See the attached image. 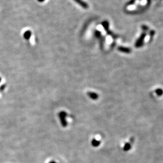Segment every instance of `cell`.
Listing matches in <instances>:
<instances>
[{"mask_svg": "<svg viewBox=\"0 0 163 163\" xmlns=\"http://www.w3.org/2000/svg\"><path fill=\"white\" fill-rule=\"evenodd\" d=\"M67 114L65 111H61L59 113V118L60 120V122L62 124V126L64 127H66L67 126V122L66 121V117Z\"/></svg>", "mask_w": 163, "mask_h": 163, "instance_id": "cell-1", "label": "cell"}, {"mask_svg": "<svg viewBox=\"0 0 163 163\" xmlns=\"http://www.w3.org/2000/svg\"><path fill=\"white\" fill-rule=\"evenodd\" d=\"M145 37H146V34L145 33H143L141 34L140 38L138 39V40L136 42L135 46L136 47L138 48V47L142 46V45H143L144 40V39H145Z\"/></svg>", "mask_w": 163, "mask_h": 163, "instance_id": "cell-2", "label": "cell"}, {"mask_svg": "<svg viewBox=\"0 0 163 163\" xmlns=\"http://www.w3.org/2000/svg\"><path fill=\"white\" fill-rule=\"evenodd\" d=\"M87 95L91 98L92 100H96L98 98L99 95L97 93H95V92H87Z\"/></svg>", "mask_w": 163, "mask_h": 163, "instance_id": "cell-3", "label": "cell"}, {"mask_svg": "<svg viewBox=\"0 0 163 163\" xmlns=\"http://www.w3.org/2000/svg\"><path fill=\"white\" fill-rule=\"evenodd\" d=\"M118 50L120 52H123L126 54H129L131 52V50L130 48L125 47H119L118 48Z\"/></svg>", "mask_w": 163, "mask_h": 163, "instance_id": "cell-4", "label": "cell"}, {"mask_svg": "<svg viewBox=\"0 0 163 163\" xmlns=\"http://www.w3.org/2000/svg\"><path fill=\"white\" fill-rule=\"evenodd\" d=\"M74 1L78 4H79L81 6H82L84 9H87L88 8V5L82 0H74Z\"/></svg>", "mask_w": 163, "mask_h": 163, "instance_id": "cell-5", "label": "cell"}, {"mask_svg": "<svg viewBox=\"0 0 163 163\" xmlns=\"http://www.w3.org/2000/svg\"><path fill=\"white\" fill-rule=\"evenodd\" d=\"M100 144H101L100 141H99V140H97L96 139H93L91 141V145L94 147H98L99 145H100Z\"/></svg>", "mask_w": 163, "mask_h": 163, "instance_id": "cell-6", "label": "cell"}, {"mask_svg": "<svg viewBox=\"0 0 163 163\" xmlns=\"http://www.w3.org/2000/svg\"><path fill=\"white\" fill-rule=\"evenodd\" d=\"M31 36V32L30 30H27L26 31L24 34H23V37L26 40H29Z\"/></svg>", "mask_w": 163, "mask_h": 163, "instance_id": "cell-7", "label": "cell"}, {"mask_svg": "<svg viewBox=\"0 0 163 163\" xmlns=\"http://www.w3.org/2000/svg\"><path fill=\"white\" fill-rule=\"evenodd\" d=\"M131 147V144L130 143H126L125 144V146H124V148H123L124 151H126V152L128 151L129 149H130Z\"/></svg>", "mask_w": 163, "mask_h": 163, "instance_id": "cell-8", "label": "cell"}, {"mask_svg": "<svg viewBox=\"0 0 163 163\" xmlns=\"http://www.w3.org/2000/svg\"><path fill=\"white\" fill-rule=\"evenodd\" d=\"M156 93L158 96H161L163 94V91L161 89H158L156 90Z\"/></svg>", "mask_w": 163, "mask_h": 163, "instance_id": "cell-9", "label": "cell"}, {"mask_svg": "<svg viewBox=\"0 0 163 163\" xmlns=\"http://www.w3.org/2000/svg\"><path fill=\"white\" fill-rule=\"evenodd\" d=\"M102 25L104 27V28H105V29L106 30H107L108 29V23L107 22H106V21H105V22H103L102 23Z\"/></svg>", "mask_w": 163, "mask_h": 163, "instance_id": "cell-10", "label": "cell"}, {"mask_svg": "<svg viewBox=\"0 0 163 163\" xmlns=\"http://www.w3.org/2000/svg\"><path fill=\"white\" fill-rule=\"evenodd\" d=\"M142 29H143L144 30H148V27H146V26H143L142 27Z\"/></svg>", "mask_w": 163, "mask_h": 163, "instance_id": "cell-11", "label": "cell"}, {"mask_svg": "<svg viewBox=\"0 0 163 163\" xmlns=\"http://www.w3.org/2000/svg\"><path fill=\"white\" fill-rule=\"evenodd\" d=\"M155 33V32H154V31H151V36H153V35H154V34Z\"/></svg>", "mask_w": 163, "mask_h": 163, "instance_id": "cell-12", "label": "cell"}, {"mask_svg": "<svg viewBox=\"0 0 163 163\" xmlns=\"http://www.w3.org/2000/svg\"><path fill=\"white\" fill-rule=\"evenodd\" d=\"M38 1L39 2H44L45 1V0H38Z\"/></svg>", "mask_w": 163, "mask_h": 163, "instance_id": "cell-13", "label": "cell"}, {"mask_svg": "<svg viewBox=\"0 0 163 163\" xmlns=\"http://www.w3.org/2000/svg\"><path fill=\"white\" fill-rule=\"evenodd\" d=\"M1 77H0V82H1Z\"/></svg>", "mask_w": 163, "mask_h": 163, "instance_id": "cell-14", "label": "cell"}]
</instances>
